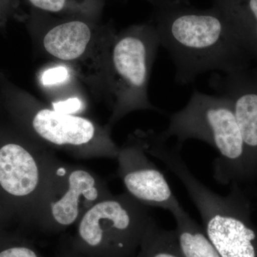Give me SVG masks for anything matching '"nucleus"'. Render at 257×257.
Here are the masks:
<instances>
[{
  "label": "nucleus",
  "mask_w": 257,
  "mask_h": 257,
  "mask_svg": "<svg viewBox=\"0 0 257 257\" xmlns=\"http://www.w3.org/2000/svg\"><path fill=\"white\" fill-rule=\"evenodd\" d=\"M0 257H48L42 254L32 243L23 241L8 244L0 249ZM59 257L58 255L56 256Z\"/></svg>",
  "instance_id": "nucleus-17"
},
{
  "label": "nucleus",
  "mask_w": 257,
  "mask_h": 257,
  "mask_svg": "<svg viewBox=\"0 0 257 257\" xmlns=\"http://www.w3.org/2000/svg\"><path fill=\"white\" fill-rule=\"evenodd\" d=\"M128 193L100 201L76 225L68 246L87 257H135L153 216Z\"/></svg>",
  "instance_id": "nucleus-5"
},
{
  "label": "nucleus",
  "mask_w": 257,
  "mask_h": 257,
  "mask_svg": "<svg viewBox=\"0 0 257 257\" xmlns=\"http://www.w3.org/2000/svg\"><path fill=\"white\" fill-rule=\"evenodd\" d=\"M160 43L153 25H133L116 33L109 52V104L113 125L136 111L162 113L148 94L149 83Z\"/></svg>",
  "instance_id": "nucleus-6"
},
{
  "label": "nucleus",
  "mask_w": 257,
  "mask_h": 257,
  "mask_svg": "<svg viewBox=\"0 0 257 257\" xmlns=\"http://www.w3.org/2000/svg\"><path fill=\"white\" fill-rule=\"evenodd\" d=\"M24 127L28 137L48 150L81 159H116L119 147L109 125L101 126L83 116L55 110L29 94H20Z\"/></svg>",
  "instance_id": "nucleus-7"
},
{
  "label": "nucleus",
  "mask_w": 257,
  "mask_h": 257,
  "mask_svg": "<svg viewBox=\"0 0 257 257\" xmlns=\"http://www.w3.org/2000/svg\"><path fill=\"white\" fill-rule=\"evenodd\" d=\"M112 195L99 175L63 162L52 152L29 217L40 232L58 234L76 226L94 204Z\"/></svg>",
  "instance_id": "nucleus-4"
},
{
  "label": "nucleus",
  "mask_w": 257,
  "mask_h": 257,
  "mask_svg": "<svg viewBox=\"0 0 257 257\" xmlns=\"http://www.w3.org/2000/svg\"><path fill=\"white\" fill-rule=\"evenodd\" d=\"M257 65V0H212Z\"/></svg>",
  "instance_id": "nucleus-12"
},
{
  "label": "nucleus",
  "mask_w": 257,
  "mask_h": 257,
  "mask_svg": "<svg viewBox=\"0 0 257 257\" xmlns=\"http://www.w3.org/2000/svg\"><path fill=\"white\" fill-rule=\"evenodd\" d=\"M167 170L181 181L202 217L203 229L221 257H257V229L249 202L232 182L230 192H213L191 172L182 156L173 157Z\"/></svg>",
  "instance_id": "nucleus-3"
},
{
  "label": "nucleus",
  "mask_w": 257,
  "mask_h": 257,
  "mask_svg": "<svg viewBox=\"0 0 257 257\" xmlns=\"http://www.w3.org/2000/svg\"><path fill=\"white\" fill-rule=\"evenodd\" d=\"M52 152L30 138L27 143L8 142L0 146V187L26 204L28 216Z\"/></svg>",
  "instance_id": "nucleus-10"
},
{
  "label": "nucleus",
  "mask_w": 257,
  "mask_h": 257,
  "mask_svg": "<svg viewBox=\"0 0 257 257\" xmlns=\"http://www.w3.org/2000/svg\"><path fill=\"white\" fill-rule=\"evenodd\" d=\"M179 247L185 257H221L204 229L183 208L173 214Z\"/></svg>",
  "instance_id": "nucleus-13"
},
{
  "label": "nucleus",
  "mask_w": 257,
  "mask_h": 257,
  "mask_svg": "<svg viewBox=\"0 0 257 257\" xmlns=\"http://www.w3.org/2000/svg\"><path fill=\"white\" fill-rule=\"evenodd\" d=\"M157 133L164 141L175 138L183 145L197 140L212 147L218 153L213 162V177L218 183H238L247 178L242 135L232 104L224 96L194 90L186 106L169 115L167 128Z\"/></svg>",
  "instance_id": "nucleus-2"
},
{
  "label": "nucleus",
  "mask_w": 257,
  "mask_h": 257,
  "mask_svg": "<svg viewBox=\"0 0 257 257\" xmlns=\"http://www.w3.org/2000/svg\"><path fill=\"white\" fill-rule=\"evenodd\" d=\"M147 155L145 141L137 130L119 147L117 175L132 197L147 207L167 209L173 215L182 207L165 176Z\"/></svg>",
  "instance_id": "nucleus-9"
},
{
  "label": "nucleus",
  "mask_w": 257,
  "mask_h": 257,
  "mask_svg": "<svg viewBox=\"0 0 257 257\" xmlns=\"http://www.w3.org/2000/svg\"><path fill=\"white\" fill-rule=\"evenodd\" d=\"M116 32L72 20L49 29L42 38L47 54L62 62L109 102V52Z\"/></svg>",
  "instance_id": "nucleus-8"
},
{
  "label": "nucleus",
  "mask_w": 257,
  "mask_h": 257,
  "mask_svg": "<svg viewBox=\"0 0 257 257\" xmlns=\"http://www.w3.org/2000/svg\"><path fill=\"white\" fill-rule=\"evenodd\" d=\"M59 257H87L73 251L68 244H65L58 253Z\"/></svg>",
  "instance_id": "nucleus-18"
},
{
  "label": "nucleus",
  "mask_w": 257,
  "mask_h": 257,
  "mask_svg": "<svg viewBox=\"0 0 257 257\" xmlns=\"http://www.w3.org/2000/svg\"><path fill=\"white\" fill-rule=\"evenodd\" d=\"M209 84L232 104L244 145L247 178H251L257 174V65L231 73L214 72Z\"/></svg>",
  "instance_id": "nucleus-11"
},
{
  "label": "nucleus",
  "mask_w": 257,
  "mask_h": 257,
  "mask_svg": "<svg viewBox=\"0 0 257 257\" xmlns=\"http://www.w3.org/2000/svg\"><path fill=\"white\" fill-rule=\"evenodd\" d=\"M37 9L51 13L76 12L84 14L92 12L90 0H28Z\"/></svg>",
  "instance_id": "nucleus-15"
},
{
  "label": "nucleus",
  "mask_w": 257,
  "mask_h": 257,
  "mask_svg": "<svg viewBox=\"0 0 257 257\" xmlns=\"http://www.w3.org/2000/svg\"><path fill=\"white\" fill-rule=\"evenodd\" d=\"M135 257H185L179 247L175 230L161 227L152 219Z\"/></svg>",
  "instance_id": "nucleus-14"
},
{
  "label": "nucleus",
  "mask_w": 257,
  "mask_h": 257,
  "mask_svg": "<svg viewBox=\"0 0 257 257\" xmlns=\"http://www.w3.org/2000/svg\"><path fill=\"white\" fill-rule=\"evenodd\" d=\"M150 23L175 67L176 82L191 84L207 72L228 74L253 65L219 10L198 9L189 0H148Z\"/></svg>",
  "instance_id": "nucleus-1"
},
{
  "label": "nucleus",
  "mask_w": 257,
  "mask_h": 257,
  "mask_svg": "<svg viewBox=\"0 0 257 257\" xmlns=\"http://www.w3.org/2000/svg\"><path fill=\"white\" fill-rule=\"evenodd\" d=\"M74 72L72 69L67 65L57 66L49 68L42 74L41 82L45 87L55 88L66 85L71 79V76L74 75Z\"/></svg>",
  "instance_id": "nucleus-16"
}]
</instances>
